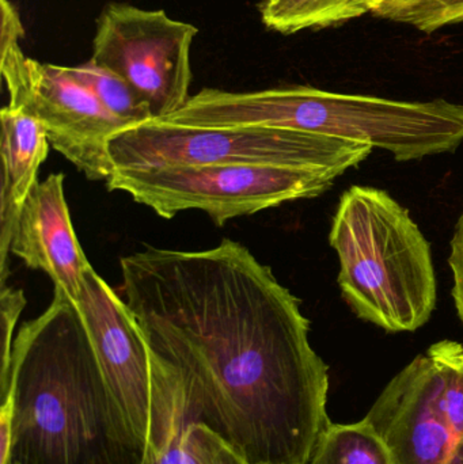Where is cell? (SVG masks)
Returning a JSON list of instances; mask_svg holds the SVG:
<instances>
[{"mask_svg": "<svg viewBox=\"0 0 463 464\" xmlns=\"http://www.w3.org/2000/svg\"><path fill=\"white\" fill-rule=\"evenodd\" d=\"M125 302L147 346L176 365L201 424L247 464H309L326 428L329 368L310 321L241 243L122 256Z\"/></svg>", "mask_w": 463, "mask_h": 464, "instance_id": "1", "label": "cell"}, {"mask_svg": "<svg viewBox=\"0 0 463 464\" xmlns=\"http://www.w3.org/2000/svg\"><path fill=\"white\" fill-rule=\"evenodd\" d=\"M5 392L14 400L7 464L140 463L83 319L62 289L16 334Z\"/></svg>", "mask_w": 463, "mask_h": 464, "instance_id": "2", "label": "cell"}, {"mask_svg": "<svg viewBox=\"0 0 463 464\" xmlns=\"http://www.w3.org/2000/svg\"><path fill=\"white\" fill-rule=\"evenodd\" d=\"M160 121L315 133L383 150L399 162L449 154L463 143V105L459 103L408 102L309 86L247 92L204 89Z\"/></svg>", "mask_w": 463, "mask_h": 464, "instance_id": "3", "label": "cell"}, {"mask_svg": "<svg viewBox=\"0 0 463 464\" xmlns=\"http://www.w3.org/2000/svg\"><path fill=\"white\" fill-rule=\"evenodd\" d=\"M329 242L339 256L340 291L358 318L389 333H413L431 319L438 300L431 246L386 190H345Z\"/></svg>", "mask_w": 463, "mask_h": 464, "instance_id": "4", "label": "cell"}, {"mask_svg": "<svg viewBox=\"0 0 463 464\" xmlns=\"http://www.w3.org/2000/svg\"><path fill=\"white\" fill-rule=\"evenodd\" d=\"M372 147L276 128H203L151 120L117 133L109 143L116 169L181 166H282L344 174Z\"/></svg>", "mask_w": 463, "mask_h": 464, "instance_id": "5", "label": "cell"}, {"mask_svg": "<svg viewBox=\"0 0 463 464\" xmlns=\"http://www.w3.org/2000/svg\"><path fill=\"white\" fill-rule=\"evenodd\" d=\"M340 176L333 170L282 166H181L116 169L106 184L165 219L196 209L222 227L238 217L318 198Z\"/></svg>", "mask_w": 463, "mask_h": 464, "instance_id": "6", "label": "cell"}, {"mask_svg": "<svg viewBox=\"0 0 463 464\" xmlns=\"http://www.w3.org/2000/svg\"><path fill=\"white\" fill-rule=\"evenodd\" d=\"M2 3L0 70L11 108L37 119L49 143L92 181H108L114 171L109 154L111 139L132 127L111 114L68 67L24 56L19 46L24 26L8 0Z\"/></svg>", "mask_w": 463, "mask_h": 464, "instance_id": "7", "label": "cell"}, {"mask_svg": "<svg viewBox=\"0 0 463 464\" xmlns=\"http://www.w3.org/2000/svg\"><path fill=\"white\" fill-rule=\"evenodd\" d=\"M364 420L394 464H463V365L434 343L391 379Z\"/></svg>", "mask_w": 463, "mask_h": 464, "instance_id": "8", "label": "cell"}, {"mask_svg": "<svg viewBox=\"0 0 463 464\" xmlns=\"http://www.w3.org/2000/svg\"><path fill=\"white\" fill-rule=\"evenodd\" d=\"M198 27L163 10L111 3L97 22L92 60L124 79L162 120L184 108L192 82L190 46Z\"/></svg>", "mask_w": 463, "mask_h": 464, "instance_id": "9", "label": "cell"}, {"mask_svg": "<svg viewBox=\"0 0 463 464\" xmlns=\"http://www.w3.org/2000/svg\"><path fill=\"white\" fill-rule=\"evenodd\" d=\"M89 333L106 384L130 436L143 452L151 408V364L146 340L122 300L89 267L75 303Z\"/></svg>", "mask_w": 463, "mask_h": 464, "instance_id": "10", "label": "cell"}, {"mask_svg": "<svg viewBox=\"0 0 463 464\" xmlns=\"http://www.w3.org/2000/svg\"><path fill=\"white\" fill-rule=\"evenodd\" d=\"M10 254L32 269L45 272L54 288L78 302L92 265L73 231L64 195V174H51L33 188L22 207Z\"/></svg>", "mask_w": 463, "mask_h": 464, "instance_id": "11", "label": "cell"}, {"mask_svg": "<svg viewBox=\"0 0 463 464\" xmlns=\"http://www.w3.org/2000/svg\"><path fill=\"white\" fill-rule=\"evenodd\" d=\"M2 119L0 187V286L7 284L11 240L24 201L37 185L38 169L49 151L45 128L21 109L5 106Z\"/></svg>", "mask_w": 463, "mask_h": 464, "instance_id": "12", "label": "cell"}, {"mask_svg": "<svg viewBox=\"0 0 463 464\" xmlns=\"http://www.w3.org/2000/svg\"><path fill=\"white\" fill-rule=\"evenodd\" d=\"M149 353L151 408L139 464H198L192 440L193 427L201 422L198 402L178 368L152 349Z\"/></svg>", "mask_w": 463, "mask_h": 464, "instance_id": "13", "label": "cell"}, {"mask_svg": "<svg viewBox=\"0 0 463 464\" xmlns=\"http://www.w3.org/2000/svg\"><path fill=\"white\" fill-rule=\"evenodd\" d=\"M374 10L375 0H264L261 18L268 29L294 34L342 24Z\"/></svg>", "mask_w": 463, "mask_h": 464, "instance_id": "14", "label": "cell"}, {"mask_svg": "<svg viewBox=\"0 0 463 464\" xmlns=\"http://www.w3.org/2000/svg\"><path fill=\"white\" fill-rule=\"evenodd\" d=\"M309 464H394V460L382 438L363 420L329 425Z\"/></svg>", "mask_w": 463, "mask_h": 464, "instance_id": "15", "label": "cell"}, {"mask_svg": "<svg viewBox=\"0 0 463 464\" xmlns=\"http://www.w3.org/2000/svg\"><path fill=\"white\" fill-rule=\"evenodd\" d=\"M71 75L89 87L92 94L114 116L130 125L143 124L154 120L147 101L124 79L97 63L90 62L68 67Z\"/></svg>", "mask_w": 463, "mask_h": 464, "instance_id": "16", "label": "cell"}, {"mask_svg": "<svg viewBox=\"0 0 463 464\" xmlns=\"http://www.w3.org/2000/svg\"><path fill=\"white\" fill-rule=\"evenodd\" d=\"M386 19L432 33L449 24H462L463 0H410Z\"/></svg>", "mask_w": 463, "mask_h": 464, "instance_id": "17", "label": "cell"}, {"mask_svg": "<svg viewBox=\"0 0 463 464\" xmlns=\"http://www.w3.org/2000/svg\"><path fill=\"white\" fill-rule=\"evenodd\" d=\"M26 305L24 289L14 286H0V313H2V365H0V392L7 384L10 371L13 334L16 322Z\"/></svg>", "mask_w": 463, "mask_h": 464, "instance_id": "18", "label": "cell"}, {"mask_svg": "<svg viewBox=\"0 0 463 464\" xmlns=\"http://www.w3.org/2000/svg\"><path fill=\"white\" fill-rule=\"evenodd\" d=\"M192 440L198 464H247L226 441L201 422L193 427Z\"/></svg>", "mask_w": 463, "mask_h": 464, "instance_id": "19", "label": "cell"}, {"mask_svg": "<svg viewBox=\"0 0 463 464\" xmlns=\"http://www.w3.org/2000/svg\"><path fill=\"white\" fill-rule=\"evenodd\" d=\"M449 265L453 273V299L456 304L457 315L463 324V212L454 228L450 242V256Z\"/></svg>", "mask_w": 463, "mask_h": 464, "instance_id": "20", "label": "cell"}, {"mask_svg": "<svg viewBox=\"0 0 463 464\" xmlns=\"http://www.w3.org/2000/svg\"><path fill=\"white\" fill-rule=\"evenodd\" d=\"M407 2H410V0H375L374 14L386 18L391 11L397 10Z\"/></svg>", "mask_w": 463, "mask_h": 464, "instance_id": "21", "label": "cell"}, {"mask_svg": "<svg viewBox=\"0 0 463 464\" xmlns=\"http://www.w3.org/2000/svg\"><path fill=\"white\" fill-rule=\"evenodd\" d=\"M443 345H445L446 351L449 352L451 357H453L456 362H458L459 364L463 365V345L459 343H456V341H442Z\"/></svg>", "mask_w": 463, "mask_h": 464, "instance_id": "22", "label": "cell"}]
</instances>
